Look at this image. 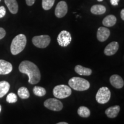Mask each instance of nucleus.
<instances>
[{
    "label": "nucleus",
    "instance_id": "23",
    "mask_svg": "<svg viewBox=\"0 0 124 124\" xmlns=\"http://www.w3.org/2000/svg\"><path fill=\"white\" fill-rule=\"evenodd\" d=\"M55 0H42V7L46 10H48L53 7Z\"/></svg>",
    "mask_w": 124,
    "mask_h": 124
},
{
    "label": "nucleus",
    "instance_id": "15",
    "mask_svg": "<svg viewBox=\"0 0 124 124\" xmlns=\"http://www.w3.org/2000/svg\"><path fill=\"white\" fill-rule=\"evenodd\" d=\"M6 5L12 14H16L18 12V5L16 0H4Z\"/></svg>",
    "mask_w": 124,
    "mask_h": 124
},
{
    "label": "nucleus",
    "instance_id": "28",
    "mask_svg": "<svg viewBox=\"0 0 124 124\" xmlns=\"http://www.w3.org/2000/svg\"><path fill=\"white\" fill-rule=\"evenodd\" d=\"M119 1H120V0H110V3L112 5L116 6L118 5Z\"/></svg>",
    "mask_w": 124,
    "mask_h": 124
},
{
    "label": "nucleus",
    "instance_id": "22",
    "mask_svg": "<svg viewBox=\"0 0 124 124\" xmlns=\"http://www.w3.org/2000/svg\"><path fill=\"white\" fill-rule=\"evenodd\" d=\"M33 93L38 97H43L46 94V90L44 87L40 86H35L33 89Z\"/></svg>",
    "mask_w": 124,
    "mask_h": 124
},
{
    "label": "nucleus",
    "instance_id": "9",
    "mask_svg": "<svg viewBox=\"0 0 124 124\" xmlns=\"http://www.w3.org/2000/svg\"><path fill=\"white\" fill-rule=\"evenodd\" d=\"M68 12V6L64 1H60L55 8V14L58 18H62L65 16Z\"/></svg>",
    "mask_w": 124,
    "mask_h": 124
},
{
    "label": "nucleus",
    "instance_id": "20",
    "mask_svg": "<svg viewBox=\"0 0 124 124\" xmlns=\"http://www.w3.org/2000/svg\"><path fill=\"white\" fill-rule=\"evenodd\" d=\"M78 114L81 117L87 118L90 116V110L86 106H80L78 109Z\"/></svg>",
    "mask_w": 124,
    "mask_h": 124
},
{
    "label": "nucleus",
    "instance_id": "14",
    "mask_svg": "<svg viewBox=\"0 0 124 124\" xmlns=\"http://www.w3.org/2000/svg\"><path fill=\"white\" fill-rule=\"evenodd\" d=\"M120 111V106L118 105H116L110 107L105 110V114L108 118H116L118 114Z\"/></svg>",
    "mask_w": 124,
    "mask_h": 124
},
{
    "label": "nucleus",
    "instance_id": "32",
    "mask_svg": "<svg viewBox=\"0 0 124 124\" xmlns=\"http://www.w3.org/2000/svg\"><path fill=\"white\" fill-rule=\"evenodd\" d=\"M98 1H100V2H101V1H103V0H97Z\"/></svg>",
    "mask_w": 124,
    "mask_h": 124
},
{
    "label": "nucleus",
    "instance_id": "13",
    "mask_svg": "<svg viewBox=\"0 0 124 124\" xmlns=\"http://www.w3.org/2000/svg\"><path fill=\"white\" fill-rule=\"evenodd\" d=\"M118 48V43L116 41H113L106 46L104 49V54L106 56H112L117 52Z\"/></svg>",
    "mask_w": 124,
    "mask_h": 124
},
{
    "label": "nucleus",
    "instance_id": "30",
    "mask_svg": "<svg viewBox=\"0 0 124 124\" xmlns=\"http://www.w3.org/2000/svg\"><path fill=\"white\" fill-rule=\"evenodd\" d=\"M56 124H69L68 123H67L66 122H59V123Z\"/></svg>",
    "mask_w": 124,
    "mask_h": 124
},
{
    "label": "nucleus",
    "instance_id": "12",
    "mask_svg": "<svg viewBox=\"0 0 124 124\" xmlns=\"http://www.w3.org/2000/svg\"><path fill=\"white\" fill-rule=\"evenodd\" d=\"M110 82L114 87L118 89H121L124 85L123 79L120 75H116V74L111 76L110 78Z\"/></svg>",
    "mask_w": 124,
    "mask_h": 124
},
{
    "label": "nucleus",
    "instance_id": "1",
    "mask_svg": "<svg viewBox=\"0 0 124 124\" xmlns=\"http://www.w3.org/2000/svg\"><path fill=\"white\" fill-rule=\"evenodd\" d=\"M20 72L28 76V82L31 85L38 83L41 79V74L38 67L33 62L24 60L18 67Z\"/></svg>",
    "mask_w": 124,
    "mask_h": 124
},
{
    "label": "nucleus",
    "instance_id": "3",
    "mask_svg": "<svg viewBox=\"0 0 124 124\" xmlns=\"http://www.w3.org/2000/svg\"><path fill=\"white\" fill-rule=\"evenodd\" d=\"M70 87L76 91H85L90 87V84L88 80L79 77H73L69 81Z\"/></svg>",
    "mask_w": 124,
    "mask_h": 124
},
{
    "label": "nucleus",
    "instance_id": "31",
    "mask_svg": "<svg viewBox=\"0 0 124 124\" xmlns=\"http://www.w3.org/2000/svg\"><path fill=\"white\" fill-rule=\"evenodd\" d=\"M1 110H2V107H1V105H0V113H1Z\"/></svg>",
    "mask_w": 124,
    "mask_h": 124
},
{
    "label": "nucleus",
    "instance_id": "29",
    "mask_svg": "<svg viewBox=\"0 0 124 124\" xmlns=\"http://www.w3.org/2000/svg\"><path fill=\"white\" fill-rule=\"evenodd\" d=\"M121 17L122 20H124V9H122L121 11Z\"/></svg>",
    "mask_w": 124,
    "mask_h": 124
},
{
    "label": "nucleus",
    "instance_id": "8",
    "mask_svg": "<svg viewBox=\"0 0 124 124\" xmlns=\"http://www.w3.org/2000/svg\"><path fill=\"white\" fill-rule=\"evenodd\" d=\"M72 40L71 35L67 31H62L60 32L57 38V41L59 45L63 47H66L70 44Z\"/></svg>",
    "mask_w": 124,
    "mask_h": 124
},
{
    "label": "nucleus",
    "instance_id": "18",
    "mask_svg": "<svg viewBox=\"0 0 124 124\" xmlns=\"http://www.w3.org/2000/svg\"><path fill=\"white\" fill-rule=\"evenodd\" d=\"M106 11V8L102 5H94L91 8V12L94 15H102L104 14Z\"/></svg>",
    "mask_w": 124,
    "mask_h": 124
},
{
    "label": "nucleus",
    "instance_id": "33",
    "mask_svg": "<svg viewBox=\"0 0 124 124\" xmlns=\"http://www.w3.org/2000/svg\"><path fill=\"white\" fill-rule=\"evenodd\" d=\"M0 1H1V0H0Z\"/></svg>",
    "mask_w": 124,
    "mask_h": 124
},
{
    "label": "nucleus",
    "instance_id": "7",
    "mask_svg": "<svg viewBox=\"0 0 124 124\" xmlns=\"http://www.w3.org/2000/svg\"><path fill=\"white\" fill-rule=\"evenodd\" d=\"M44 105L46 108L55 111H60L63 108L62 102L55 98L48 99L44 102Z\"/></svg>",
    "mask_w": 124,
    "mask_h": 124
},
{
    "label": "nucleus",
    "instance_id": "25",
    "mask_svg": "<svg viewBox=\"0 0 124 124\" xmlns=\"http://www.w3.org/2000/svg\"><path fill=\"white\" fill-rule=\"evenodd\" d=\"M6 9L4 6L0 7V18L4 17L6 15Z\"/></svg>",
    "mask_w": 124,
    "mask_h": 124
},
{
    "label": "nucleus",
    "instance_id": "6",
    "mask_svg": "<svg viewBox=\"0 0 124 124\" xmlns=\"http://www.w3.org/2000/svg\"><path fill=\"white\" fill-rule=\"evenodd\" d=\"M51 42V38L48 35H40L33 37L32 43L36 47L39 48H45L48 46Z\"/></svg>",
    "mask_w": 124,
    "mask_h": 124
},
{
    "label": "nucleus",
    "instance_id": "10",
    "mask_svg": "<svg viewBox=\"0 0 124 124\" xmlns=\"http://www.w3.org/2000/svg\"><path fill=\"white\" fill-rule=\"evenodd\" d=\"M110 35V31L107 28L100 27L98 29L97 37V39L101 42H103L108 38Z\"/></svg>",
    "mask_w": 124,
    "mask_h": 124
},
{
    "label": "nucleus",
    "instance_id": "17",
    "mask_svg": "<svg viewBox=\"0 0 124 124\" xmlns=\"http://www.w3.org/2000/svg\"><path fill=\"white\" fill-rule=\"evenodd\" d=\"M75 71L80 75L89 76L92 74V70L90 69L84 67L80 65H77L75 66Z\"/></svg>",
    "mask_w": 124,
    "mask_h": 124
},
{
    "label": "nucleus",
    "instance_id": "21",
    "mask_svg": "<svg viewBox=\"0 0 124 124\" xmlns=\"http://www.w3.org/2000/svg\"><path fill=\"white\" fill-rule=\"evenodd\" d=\"M18 95L19 96L20 98H21V99H28L30 96V94L28 90L27 87H21L18 89Z\"/></svg>",
    "mask_w": 124,
    "mask_h": 124
},
{
    "label": "nucleus",
    "instance_id": "2",
    "mask_svg": "<svg viewBox=\"0 0 124 124\" xmlns=\"http://www.w3.org/2000/svg\"><path fill=\"white\" fill-rule=\"evenodd\" d=\"M27 44V38L24 34L17 35L12 40L10 51L13 55H16L24 50Z\"/></svg>",
    "mask_w": 124,
    "mask_h": 124
},
{
    "label": "nucleus",
    "instance_id": "27",
    "mask_svg": "<svg viewBox=\"0 0 124 124\" xmlns=\"http://www.w3.org/2000/svg\"><path fill=\"white\" fill-rule=\"evenodd\" d=\"M36 0H26V3L27 5L28 6H32L35 3Z\"/></svg>",
    "mask_w": 124,
    "mask_h": 124
},
{
    "label": "nucleus",
    "instance_id": "5",
    "mask_svg": "<svg viewBox=\"0 0 124 124\" xmlns=\"http://www.w3.org/2000/svg\"><path fill=\"white\" fill-rule=\"evenodd\" d=\"M111 97V92L106 87H101L97 91L95 99L98 103L105 104L109 101Z\"/></svg>",
    "mask_w": 124,
    "mask_h": 124
},
{
    "label": "nucleus",
    "instance_id": "24",
    "mask_svg": "<svg viewBox=\"0 0 124 124\" xmlns=\"http://www.w3.org/2000/svg\"><path fill=\"white\" fill-rule=\"evenodd\" d=\"M7 101L10 103H13L16 102L17 101V97L16 94H15L13 93H9L8 95H7Z\"/></svg>",
    "mask_w": 124,
    "mask_h": 124
},
{
    "label": "nucleus",
    "instance_id": "11",
    "mask_svg": "<svg viewBox=\"0 0 124 124\" xmlns=\"http://www.w3.org/2000/svg\"><path fill=\"white\" fill-rule=\"evenodd\" d=\"M13 66L10 62L0 59V75H7L12 72Z\"/></svg>",
    "mask_w": 124,
    "mask_h": 124
},
{
    "label": "nucleus",
    "instance_id": "16",
    "mask_svg": "<svg viewBox=\"0 0 124 124\" xmlns=\"http://www.w3.org/2000/svg\"><path fill=\"white\" fill-rule=\"evenodd\" d=\"M117 22V18L114 15H108L103 18L102 24L106 27H111L114 26Z\"/></svg>",
    "mask_w": 124,
    "mask_h": 124
},
{
    "label": "nucleus",
    "instance_id": "4",
    "mask_svg": "<svg viewBox=\"0 0 124 124\" xmlns=\"http://www.w3.org/2000/svg\"><path fill=\"white\" fill-rule=\"evenodd\" d=\"M72 91L69 86L65 85H60L55 86L53 89V94L56 98L64 99L71 95Z\"/></svg>",
    "mask_w": 124,
    "mask_h": 124
},
{
    "label": "nucleus",
    "instance_id": "26",
    "mask_svg": "<svg viewBox=\"0 0 124 124\" xmlns=\"http://www.w3.org/2000/svg\"><path fill=\"white\" fill-rule=\"evenodd\" d=\"M6 31L4 28L0 27V40L2 39L5 36Z\"/></svg>",
    "mask_w": 124,
    "mask_h": 124
},
{
    "label": "nucleus",
    "instance_id": "19",
    "mask_svg": "<svg viewBox=\"0 0 124 124\" xmlns=\"http://www.w3.org/2000/svg\"><path fill=\"white\" fill-rule=\"evenodd\" d=\"M10 89V84L5 80L0 82V98L7 94Z\"/></svg>",
    "mask_w": 124,
    "mask_h": 124
}]
</instances>
